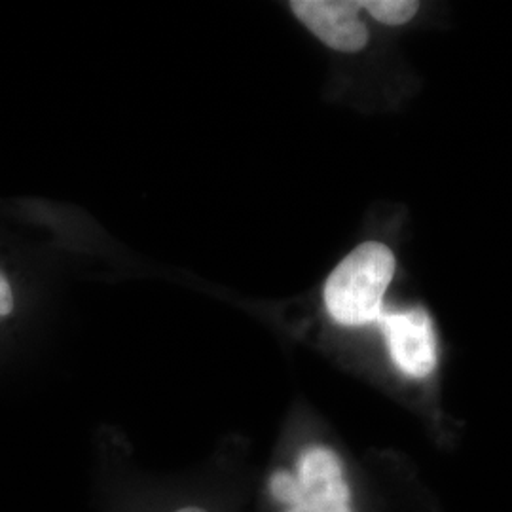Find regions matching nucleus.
I'll return each mask as SVG.
<instances>
[{
    "instance_id": "obj_3",
    "label": "nucleus",
    "mask_w": 512,
    "mask_h": 512,
    "mask_svg": "<svg viewBox=\"0 0 512 512\" xmlns=\"http://www.w3.org/2000/svg\"><path fill=\"white\" fill-rule=\"evenodd\" d=\"M342 476H344V463L329 446L315 444V446L306 448L298 458L296 478L300 482L332 480V478H342Z\"/></svg>"
},
{
    "instance_id": "obj_8",
    "label": "nucleus",
    "mask_w": 512,
    "mask_h": 512,
    "mask_svg": "<svg viewBox=\"0 0 512 512\" xmlns=\"http://www.w3.org/2000/svg\"><path fill=\"white\" fill-rule=\"evenodd\" d=\"M287 512H294V511H291V509H289V511H287Z\"/></svg>"
},
{
    "instance_id": "obj_2",
    "label": "nucleus",
    "mask_w": 512,
    "mask_h": 512,
    "mask_svg": "<svg viewBox=\"0 0 512 512\" xmlns=\"http://www.w3.org/2000/svg\"><path fill=\"white\" fill-rule=\"evenodd\" d=\"M361 8L376 27L389 31L420 29L435 14V4L418 0H363Z\"/></svg>"
},
{
    "instance_id": "obj_4",
    "label": "nucleus",
    "mask_w": 512,
    "mask_h": 512,
    "mask_svg": "<svg viewBox=\"0 0 512 512\" xmlns=\"http://www.w3.org/2000/svg\"><path fill=\"white\" fill-rule=\"evenodd\" d=\"M270 492L277 501L289 505L291 509L302 501V486L296 475L289 471H275L270 476Z\"/></svg>"
},
{
    "instance_id": "obj_1",
    "label": "nucleus",
    "mask_w": 512,
    "mask_h": 512,
    "mask_svg": "<svg viewBox=\"0 0 512 512\" xmlns=\"http://www.w3.org/2000/svg\"><path fill=\"white\" fill-rule=\"evenodd\" d=\"M296 19L313 37L340 54H361L372 42V21L355 0H294Z\"/></svg>"
},
{
    "instance_id": "obj_6",
    "label": "nucleus",
    "mask_w": 512,
    "mask_h": 512,
    "mask_svg": "<svg viewBox=\"0 0 512 512\" xmlns=\"http://www.w3.org/2000/svg\"><path fill=\"white\" fill-rule=\"evenodd\" d=\"M294 512H351L349 505H327V507H310V505H298L293 507Z\"/></svg>"
},
{
    "instance_id": "obj_5",
    "label": "nucleus",
    "mask_w": 512,
    "mask_h": 512,
    "mask_svg": "<svg viewBox=\"0 0 512 512\" xmlns=\"http://www.w3.org/2000/svg\"><path fill=\"white\" fill-rule=\"evenodd\" d=\"M14 310V294L8 279L0 274V317L10 315Z\"/></svg>"
},
{
    "instance_id": "obj_7",
    "label": "nucleus",
    "mask_w": 512,
    "mask_h": 512,
    "mask_svg": "<svg viewBox=\"0 0 512 512\" xmlns=\"http://www.w3.org/2000/svg\"><path fill=\"white\" fill-rule=\"evenodd\" d=\"M175 512H207L202 507H184V509H179V511Z\"/></svg>"
}]
</instances>
